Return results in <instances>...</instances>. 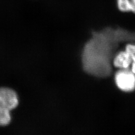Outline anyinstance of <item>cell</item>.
Here are the masks:
<instances>
[{"label":"cell","mask_w":135,"mask_h":135,"mask_svg":"<svg viewBox=\"0 0 135 135\" xmlns=\"http://www.w3.org/2000/svg\"><path fill=\"white\" fill-rule=\"evenodd\" d=\"M18 96L14 91L0 88V126H5L11 121L10 112L18 105Z\"/></svg>","instance_id":"cell-1"},{"label":"cell","mask_w":135,"mask_h":135,"mask_svg":"<svg viewBox=\"0 0 135 135\" xmlns=\"http://www.w3.org/2000/svg\"><path fill=\"white\" fill-rule=\"evenodd\" d=\"M115 82L120 90L132 91L135 89V74L128 69H121L115 74Z\"/></svg>","instance_id":"cell-2"},{"label":"cell","mask_w":135,"mask_h":135,"mask_svg":"<svg viewBox=\"0 0 135 135\" xmlns=\"http://www.w3.org/2000/svg\"><path fill=\"white\" fill-rule=\"evenodd\" d=\"M113 65L119 69H128L132 64V59L126 50L118 53L113 61Z\"/></svg>","instance_id":"cell-3"},{"label":"cell","mask_w":135,"mask_h":135,"mask_svg":"<svg viewBox=\"0 0 135 135\" xmlns=\"http://www.w3.org/2000/svg\"><path fill=\"white\" fill-rule=\"evenodd\" d=\"M115 2L119 11L135 14V0H115Z\"/></svg>","instance_id":"cell-4"},{"label":"cell","mask_w":135,"mask_h":135,"mask_svg":"<svg viewBox=\"0 0 135 135\" xmlns=\"http://www.w3.org/2000/svg\"><path fill=\"white\" fill-rule=\"evenodd\" d=\"M125 50L127 51L132 59V64L131 66V70L135 74V45L127 44L126 46Z\"/></svg>","instance_id":"cell-5"}]
</instances>
